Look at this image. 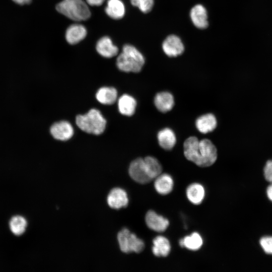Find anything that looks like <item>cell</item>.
I'll return each instance as SVG.
<instances>
[{
  "label": "cell",
  "instance_id": "obj_7",
  "mask_svg": "<svg viewBox=\"0 0 272 272\" xmlns=\"http://www.w3.org/2000/svg\"><path fill=\"white\" fill-rule=\"evenodd\" d=\"M164 53L169 57H176L181 55L184 50L183 44L177 36H168L162 43Z\"/></svg>",
  "mask_w": 272,
  "mask_h": 272
},
{
  "label": "cell",
  "instance_id": "obj_4",
  "mask_svg": "<svg viewBox=\"0 0 272 272\" xmlns=\"http://www.w3.org/2000/svg\"><path fill=\"white\" fill-rule=\"evenodd\" d=\"M56 9L59 13L75 21H85L91 16L90 11L83 0H63L56 5Z\"/></svg>",
  "mask_w": 272,
  "mask_h": 272
},
{
  "label": "cell",
  "instance_id": "obj_26",
  "mask_svg": "<svg viewBox=\"0 0 272 272\" xmlns=\"http://www.w3.org/2000/svg\"><path fill=\"white\" fill-rule=\"evenodd\" d=\"M130 3L144 13L149 12L154 5V0H130Z\"/></svg>",
  "mask_w": 272,
  "mask_h": 272
},
{
  "label": "cell",
  "instance_id": "obj_9",
  "mask_svg": "<svg viewBox=\"0 0 272 272\" xmlns=\"http://www.w3.org/2000/svg\"><path fill=\"white\" fill-rule=\"evenodd\" d=\"M145 221L149 229L157 232H164L169 225L168 219L151 210L147 213Z\"/></svg>",
  "mask_w": 272,
  "mask_h": 272
},
{
  "label": "cell",
  "instance_id": "obj_16",
  "mask_svg": "<svg viewBox=\"0 0 272 272\" xmlns=\"http://www.w3.org/2000/svg\"><path fill=\"white\" fill-rule=\"evenodd\" d=\"M174 181L172 176L166 173L161 174L155 178L154 187L161 195H167L173 190Z\"/></svg>",
  "mask_w": 272,
  "mask_h": 272
},
{
  "label": "cell",
  "instance_id": "obj_18",
  "mask_svg": "<svg viewBox=\"0 0 272 272\" xmlns=\"http://www.w3.org/2000/svg\"><path fill=\"white\" fill-rule=\"evenodd\" d=\"M152 248L153 254L157 257H166L171 251V245L169 241L166 237L158 236L153 240Z\"/></svg>",
  "mask_w": 272,
  "mask_h": 272
},
{
  "label": "cell",
  "instance_id": "obj_11",
  "mask_svg": "<svg viewBox=\"0 0 272 272\" xmlns=\"http://www.w3.org/2000/svg\"><path fill=\"white\" fill-rule=\"evenodd\" d=\"M96 50L98 53L106 58H111L116 55L118 48L114 45L111 39L108 36L101 38L97 42Z\"/></svg>",
  "mask_w": 272,
  "mask_h": 272
},
{
  "label": "cell",
  "instance_id": "obj_6",
  "mask_svg": "<svg viewBox=\"0 0 272 272\" xmlns=\"http://www.w3.org/2000/svg\"><path fill=\"white\" fill-rule=\"evenodd\" d=\"M129 174L137 182L146 184L152 179L150 177L144 159L139 158L133 160L129 167Z\"/></svg>",
  "mask_w": 272,
  "mask_h": 272
},
{
  "label": "cell",
  "instance_id": "obj_28",
  "mask_svg": "<svg viewBox=\"0 0 272 272\" xmlns=\"http://www.w3.org/2000/svg\"><path fill=\"white\" fill-rule=\"evenodd\" d=\"M263 173L265 179L272 183V159L266 162L263 168Z\"/></svg>",
  "mask_w": 272,
  "mask_h": 272
},
{
  "label": "cell",
  "instance_id": "obj_14",
  "mask_svg": "<svg viewBox=\"0 0 272 272\" xmlns=\"http://www.w3.org/2000/svg\"><path fill=\"white\" fill-rule=\"evenodd\" d=\"M217 121L215 116L207 113L198 117L195 121V126L201 133H207L213 131L217 127Z\"/></svg>",
  "mask_w": 272,
  "mask_h": 272
},
{
  "label": "cell",
  "instance_id": "obj_8",
  "mask_svg": "<svg viewBox=\"0 0 272 272\" xmlns=\"http://www.w3.org/2000/svg\"><path fill=\"white\" fill-rule=\"evenodd\" d=\"M52 136L56 140L66 141L74 134V129L71 124L65 120L53 123L50 128Z\"/></svg>",
  "mask_w": 272,
  "mask_h": 272
},
{
  "label": "cell",
  "instance_id": "obj_12",
  "mask_svg": "<svg viewBox=\"0 0 272 272\" xmlns=\"http://www.w3.org/2000/svg\"><path fill=\"white\" fill-rule=\"evenodd\" d=\"M190 17L192 22L196 27L205 29L208 27L207 12L201 5H195L191 9Z\"/></svg>",
  "mask_w": 272,
  "mask_h": 272
},
{
  "label": "cell",
  "instance_id": "obj_23",
  "mask_svg": "<svg viewBox=\"0 0 272 272\" xmlns=\"http://www.w3.org/2000/svg\"><path fill=\"white\" fill-rule=\"evenodd\" d=\"M117 92L113 87H103L100 88L96 94L97 100L101 104L111 105L116 100Z\"/></svg>",
  "mask_w": 272,
  "mask_h": 272
},
{
  "label": "cell",
  "instance_id": "obj_20",
  "mask_svg": "<svg viewBox=\"0 0 272 272\" xmlns=\"http://www.w3.org/2000/svg\"><path fill=\"white\" fill-rule=\"evenodd\" d=\"M137 101L132 96L123 94L118 101V110L120 113L125 116L132 115L135 110Z\"/></svg>",
  "mask_w": 272,
  "mask_h": 272
},
{
  "label": "cell",
  "instance_id": "obj_30",
  "mask_svg": "<svg viewBox=\"0 0 272 272\" xmlns=\"http://www.w3.org/2000/svg\"><path fill=\"white\" fill-rule=\"evenodd\" d=\"M15 3L20 5H24L26 4H29L31 2L32 0H12Z\"/></svg>",
  "mask_w": 272,
  "mask_h": 272
},
{
  "label": "cell",
  "instance_id": "obj_21",
  "mask_svg": "<svg viewBox=\"0 0 272 272\" xmlns=\"http://www.w3.org/2000/svg\"><path fill=\"white\" fill-rule=\"evenodd\" d=\"M105 11L113 19H120L124 15L125 7L120 0H108Z\"/></svg>",
  "mask_w": 272,
  "mask_h": 272
},
{
  "label": "cell",
  "instance_id": "obj_29",
  "mask_svg": "<svg viewBox=\"0 0 272 272\" xmlns=\"http://www.w3.org/2000/svg\"><path fill=\"white\" fill-rule=\"evenodd\" d=\"M104 1L105 0H86L87 4L92 6H100Z\"/></svg>",
  "mask_w": 272,
  "mask_h": 272
},
{
  "label": "cell",
  "instance_id": "obj_3",
  "mask_svg": "<svg viewBox=\"0 0 272 272\" xmlns=\"http://www.w3.org/2000/svg\"><path fill=\"white\" fill-rule=\"evenodd\" d=\"M76 122L82 130L96 135L103 133L106 124L105 119L101 112L96 109H91L85 114L78 115Z\"/></svg>",
  "mask_w": 272,
  "mask_h": 272
},
{
  "label": "cell",
  "instance_id": "obj_2",
  "mask_svg": "<svg viewBox=\"0 0 272 272\" xmlns=\"http://www.w3.org/2000/svg\"><path fill=\"white\" fill-rule=\"evenodd\" d=\"M145 63L143 54L133 46L126 44L116 60L118 69L124 72H140Z\"/></svg>",
  "mask_w": 272,
  "mask_h": 272
},
{
  "label": "cell",
  "instance_id": "obj_13",
  "mask_svg": "<svg viewBox=\"0 0 272 272\" xmlns=\"http://www.w3.org/2000/svg\"><path fill=\"white\" fill-rule=\"evenodd\" d=\"M154 104L159 111L166 113L173 108L174 105V99L170 92H161L156 95L154 98Z\"/></svg>",
  "mask_w": 272,
  "mask_h": 272
},
{
  "label": "cell",
  "instance_id": "obj_5",
  "mask_svg": "<svg viewBox=\"0 0 272 272\" xmlns=\"http://www.w3.org/2000/svg\"><path fill=\"white\" fill-rule=\"evenodd\" d=\"M117 239L120 250L123 252L139 253L145 248L144 241L126 228L122 229L118 233Z\"/></svg>",
  "mask_w": 272,
  "mask_h": 272
},
{
  "label": "cell",
  "instance_id": "obj_10",
  "mask_svg": "<svg viewBox=\"0 0 272 272\" xmlns=\"http://www.w3.org/2000/svg\"><path fill=\"white\" fill-rule=\"evenodd\" d=\"M107 201L110 207L119 209L127 206L128 203L127 194L125 190L120 188H114L109 192Z\"/></svg>",
  "mask_w": 272,
  "mask_h": 272
},
{
  "label": "cell",
  "instance_id": "obj_19",
  "mask_svg": "<svg viewBox=\"0 0 272 272\" xmlns=\"http://www.w3.org/2000/svg\"><path fill=\"white\" fill-rule=\"evenodd\" d=\"M160 146L166 150H171L176 143V138L174 131L166 127L160 130L157 134Z\"/></svg>",
  "mask_w": 272,
  "mask_h": 272
},
{
  "label": "cell",
  "instance_id": "obj_22",
  "mask_svg": "<svg viewBox=\"0 0 272 272\" xmlns=\"http://www.w3.org/2000/svg\"><path fill=\"white\" fill-rule=\"evenodd\" d=\"M179 244L182 248H185L191 251H197L201 247L203 240L199 233L194 232L180 239Z\"/></svg>",
  "mask_w": 272,
  "mask_h": 272
},
{
  "label": "cell",
  "instance_id": "obj_25",
  "mask_svg": "<svg viewBox=\"0 0 272 272\" xmlns=\"http://www.w3.org/2000/svg\"><path fill=\"white\" fill-rule=\"evenodd\" d=\"M149 175L153 180L161 174L162 167L159 161L154 157L147 156L144 159Z\"/></svg>",
  "mask_w": 272,
  "mask_h": 272
},
{
  "label": "cell",
  "instance_id": "obj_15",
  "mask_svg": "<svg viewBox=\"0 0 272 272\" xmlns=\"http://www.w3.org/2000/svg\"><path fill=\"white\" fill-rule=\"evenodd\" d=\"M87 35V30L82 25L75 24L70 26L65 32V39L70 44H75L83 39Z\"/></svg>",
  "mask_w": 272,
  "mask_h": 272
},
{
  "label": "cell",
  "instance_id": "obj_17",
  "mask_svg": "<svg viewBox=\"0 0 272 272\" xmlns=\"http://www.w3.org/2000/svg\"><path fill=\"white\" fill-rule=\"evenodd\" d=\"M186 195L188 200L193 205L200 204L205 196L203 186L198 183L190 184L186 190Z\"/></svg>",
  "mask_w": 272,
  "mask_h": 272
},
{
  "label": "cell",
  "instance_id": "obj_24",
  "mask_svg": "<svg viewBox=\"0 0 272 272\" xmlns=\"http://www.w3.org/2000/svg\"><path fill=\"white\" fill-rule=\"evenodd\" d=\"M27 226V220L21 216H15L9 222L10 230L16 236L22 235L25 232Z\"/></svg>",
  "mask_w": 272,
  "mask_h": 272
},
{
  "label": "cell",
  "instance_id": "obj_1",
  "mask_svg": "<svg viewBox=\"0 0 272 272\" xmlns=\"http://www.w3.org/2000/svg\"><path fill=\"white\" fill-rule=\"evenodd\" d=\"M183 149L185 158L199 167L210 166L217 159V150L207 139L199 141L195 137H190L185 141Z\"/></svg>",
  "mask_w": 272,
  "mask_h": 272
},
{
  "label": "cell",
  "instance_id": "obj_27",
  "mask_svg": "<svg viewBox=\"0 0 272 272\" xmlns=\"http://www.w3.org/2000/svg\"><path fill=\"white\" fill-rule=\"evenodd\" d=\"M259 242L266 253L272 254V237H262L260 239Z\"/></svg>",
  "mask_w": 272,
  "mask_h": 272
},
{
  "label": "cell",
  "instance_id": "obj_31",
  "mask_svg": "<svg viewBox=\"0 0 272 272\" xmlns=\"http://www.w3.org/2000/svg\"><path fill=\"white\" fill-rule=\"evenodd\" d=\"M266 193L268 198L272 201V184L267 187Z\"/></svg>",
  "mask_w": 272,
  "mask_h": 272
}]
</instances>
